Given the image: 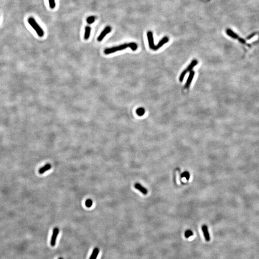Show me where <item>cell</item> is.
I'll list each match as a JSON object with an SVG mask.
<instances>
[{
  "label": "cell",
  "instance_id": "1",
  "mask_svg": "<svg viewBox=\"0 0 259 259\" xmlns=\"http://www.w3.org/2000/svg\"><path fill=\"white\" fill-rule=\"evenodd\" d=\"M28 22L29 25L35 30V31H36V32L39 37H43L44 36V32L43 30L41 28L40 26L37 24V23L36 21V20L34 18L29 17L28 19Z\"/></svg>",
  "mask_w": 259,
  "mask_h": 259
},
{
  "label": "cell",
  "instance_id": "2",
  "mask_svg": "<svg viewBox=\"0 0 259 259\" xmlns=\"http://www.w3.org/2000/svg\"><path fill=\"white\" fill-rule=\"evenodd\" d=\"M128 47H129L128 43H124V44H121V45H120L116 47H113L106 49L104 50V52L105 54L107 55V54H110L111 53L116 52L117 51L123 50Z\"/></svg>",
  "mask_w": 259,
  "mask_h": 259
},
{
  "label": "cell",
  "instance_id": "3",
  "mask_svg": "<svg viewBox=\"0 0 259 259\" xmlns=\"http://www.w3.org/2000/svg\"><path fill=\"white\" fill-rule=\"evenodd\" d=\"M111 30L112 28L110 26H107L98 37V41L99 42L101 41L104 39V37H106L107 35L111 31Z\"/></svg>",
  "mask_w": 259,
  "mask_h": 259
},
{
  "label": "cell",
  "instance_id": "4",
  "mask_svg": "<svg viewBox=\"0 0 259 259\" xmlns=\"http://www.w3.org/2000/svg\"><path fill=\"white\" fill-rule=\"evenodd\" d=\"M59 233V229L58 227H55L53 230L52 235L51 241V246H52V247L55 246L57 237V236H58Z\"/></svg>",
  "mask_w": 259,
  "mask_h": 259
},
{
  "label": "cell",
  "instance_id": "5",
  "mask_svg": "<svg viewBox=\"0 0 259 259\" xmlns=\"http://www.w3.org/2000/svg\"><path fill=\"white\" fill-rule=\"evenodd\" d=\"M147 36L148 38V44L151 50H153L155 51V45L154 44V42L153 35V33L151 31H148L147 33Z\"/></svg>",
  "mask_w": 259,
  "mask_h": 259
},
{
  "label": "cell",
  "instance_id": "6",
  "mask_svg": "<svg viewBox=\"0 0 259 259\" xmlns=\"http://www.w3.org/2000/svg\"><path fill=\"white\" fill-rule=\"evenodd\" d=\"M194 74H195V72H194V71L191 70V71H190L189 75V77H188V78L187 79V80L186 81V84H185V88L188 89L189 88V87H190L191 83L192 81H193V79H194Z\"/></svg>",
  "mask_w": 259,
  "mask_h": 259
},
{
  "label": "cell",
  "instance_id": "7",
  "mask_svg": "<svg viewBox=\"0 0 259 259\" xmlns=\"http://www.w3.org/2000/svg\"><path fill=\"white\" fill-rule=\"evenodd\" d=\"M202 229L203 232L204 233V235L205 240L207 241H210V235H209V233L208 231V227L206 225H204L202 226Z\"/></svg>",
  "mask_w": 259,
  "mask_h": 259
},
{
  "label": "cell",
  "instance_id": "8",
  "mask_svg": "<svg viewBox=\"0 0 259 259\" xmlns=\"http://www.w3.org/2000/svg\"><path fill=\"white\" fill-rule=\"evenodd\" d=\"M135 189L137 190H139L140 191H141L143 194L146 195L148 194V190L145 187L142 186L140 183H136L135 184Z\"/></svg>",
  "mask_w": 259,
  "mask_h": 259
},
{
  "label": "cell",
  "instance_id": "9",
  "mask_svg": "<svg viewBox=\"0 0 259 259\" xmlns=\"http://www.w3.org/2000/svg\"><path fill=\"white\" fill-rule=\"evenodd\" d=\"M169 40V39L167 37H165L161 40L158 42V43L157 45L155 46V51H157L159 49H160L161 47L163 46L164 44H166L168 42Z\"/></svg>",
  "mask_w": 259,
  "mask_h": 259
},
{
  "label": "cell",
  "instance_id": "10",
  "mask_svg": "<svg viewBox=\"0 0 259 259\" xmlns=\"http://www.w3.org/2000/svg\"><path fill=\"white\" fill-rule=\"evenodd\" d=\"M51 168V164L47 163L44 166L40 168V169L39 170V172L40 174H42L44 173L45 172L49 170H50Z\"/></svg>",
  "mask_w": 259,
  "mask_h": 259
},
{
  "label": "cell",
  "instance_id": "11",
  "mask_svg": "<svg viewBox=\"0 0 259 259\" xmlns=\"http://www.w3.org/2000/svg\"><path fill=\"white\" fill-rule=\"evenodd\" d=\"M91 30V28L89 26H87L85 27V31H84V40H88L89 39V37L90 36Z\"/></svg>",
  "mask_w": 259,
  "mask_h": 259
},
{
  "label": "cell",
  "instance_id": "12",
  "mask_svg": "<svg viewBox=\"0 0 259 259\" xmlns=\"http://www.w3.org/2000/svg\"><path fill=\"white\" fill-rule=\"evenodd\" d=\"M226 33L227 34L228 36L229 37H231L233 38L234 39H237L238 40L239 37L237 35L236 33L234 32L233 31L230 29H227L226 30Z\"/></svg>",
  "mask_w": 259,
  "mask_h": 259
},
{
  "label": "cell",
  "instance_id": "13",
  "mask_svg": "<svg viewBox=\"0 0 259 259\" xmlns=\"http://www.w3.org/2000/svg\"><path fill=\"white\" fill-rule=\"evenodd\" d=\"M197 64H198V61L196 60H193L191 63L189 64V65H188V67L186 69L187 72H190V71H191L194 67L197 65Z\"/></svg>",
  "mask_w": 259,
  "mask_h": 259
},
{
  "label": "cell",
  "instance_id": "14",
  "mask_svg": "<svg viewBox=\"0 0 259 259\" xmlns=\"http://www.w3.org/2000/svg\"><path fill=\"white\" fill-rule=\"evenodd\" d=\"M99 250L98 248H94L93 251L91 255L90 256L89 259H97L98 256L99 255Z\"/></svg>",
  "mask_w": 259,
  "mask_h": 259
},
{
  "label": "cell",
  "instance_id": "15",
  "mask_svg": "<svg viewBox=\"0 0 259 259\" xmlns=\"http://www.w3.org/2000/svg\"><path fill=\"white\" fill-rule=\"evenodd\" d=\"M136 113L139 116H142L145 113V110L143 108H139L136 110Z\"/></svg>",
  "mask_w": 259,
  "mask_h": 259
},
{
  "label": "cell",
  "instance_id": "16",
  "mask_svg": "<svg viewBox=\"0 0 259 259\" xmlns=\"http://www.w3.org/2000/svg\"><path fill=\"white\" fill-rule=\"evenodd\" d=\"M128 46H129V47L131 48V50L133 51H135L138 48L137 44L135 42H130V43H128Z\"/></svg>",
  "mask_w": 259,
  "mask_h": 259
},
{
  "label": "cell",
  "instance_id": "17",
  "mask_svg": "<svg viewBox=\"0 0 259 259\" xmlns=\"http://www.w3.org/2000/svg\"><path fill=\"white\" fill-rule=\"evenodd\" d=\"M95 16H93V15L90 16L88 17L87 19V22L88 24L91 25L95 22Z\"/></svg>",
  "mask_w": 259,
  "mask_h": 259
},
{
  "label": "cell",
  "instance_id": "18",
  "mask_svg": "<svg viewBox=\"0 0 259 259\" xmlns=\"http://www.w3.org/2000/svg\"><path fill=\"white\" fill-rule=\"evenodd\" d=\"M85 205L88 208H90L93 205V201L91 199H88L85 202Z\"/></svg>",
  "mask_w": 259,
  "mask_h": 259
},
{
  "label": "cell",
  "instance_id": "19",
  "mask_svg": "<svg viewBox=\"0 0 259 259\" xmlns=\"http://www.w3.org/2000/svg\"><path fill=\"white\" fill-rule=\"evenodd\" d=\"M187 73V71H186V70H184L183 72L181 73L180 76H179V80L180 82H182L183 81V79L184 78V77L185 76V75L186 74V73Z\"/></svg>",
  "mask_w": 259,
  "mask_h": 259
},
{
  "label": "cell",
  "instance_id": "20",
  "mask_svg": "<svg viewBox=\"0 0 259 259\" xmlns=\"http://www.w3.org/2000/svg\"><path fill=\"white\" fill-rule=\"evenodd\" d=\"M181 176L182 178L185 177L187 180H189L190 179V175L189 172L188 171L184 172L181 175Z\"/></svg>",
  "mask_w": 259,
  "mask_h": 259
},
{
  "label": "cell",
  "instance_id": "21",
  "mask_svg": "<svg viewBox=\"0 0 259 259\" xmlns=\"http://www.w3.org/2000/svg\"><path fill=\"white\" fill-rule=\"evenodd\" d=\"M193 235H194V233H193V231L190 230H187L185 232V237L187 238H188L190 237L193 236Z\"/></svg>",
  "mask_w": 259,
  "mask_h": 259
},
{
  "label": "cell",
  "instance_id": "22",
  "mask_svg": "<svg viewBox=\"0 0 259 259\" xmlns=\"http://www.w3.org/2000/svg\"><path fill=\"white\" fill-rule=\"evenodd\" d=\"M50 7L51 9H54L56 6L55 0H49Z\"/></svg>",
  "mask_w": 259,
  "mask_h": 259
},
{
  "label": "cell",
  "instance_id": "23",
  "mask_svg": "<svg viewBox=\"0 0 259 259\" xmlns=\"http://www.w3.org/2000/svg\"><path fill=\"white\" fill-rule=\"evenodd\" d=\"M238 41H239L241 43H242V44H246V42L245 40L244 39H243L242 38H241V37H239V39H238Z\"/></svg>",
  "mask_w": 259,
  "mask_h": 259
},
{
  "label": "cell",
  "instance_id": "24",
  "mask_svg": "<svg viewBox=\"0 0 259 259\" xmlns=\"http://www.w3.org/2000/svg\"><path fill=\"white\" fill-rule=\"evenodd\" d=\"M255 36V34H252L251 36H250L249 37H248V40H249V39H251L252 37H254Z\"/></svg>",
  "mask_w": 259,
  "mask_h": 259
},
{
  "label": "cell",
  "instance_id": "25",
  "mask_svg": "<svg viewBox=\"0 0 259 259\" xmlns=\"http://www.w3.org/2000/svg\"><path fill=\"white\" fill-rule=\"evenodd\" d=\"M58 259H63V258H61H61H59Z\"/></svg>",
  "mask_w": 259,
  "mask_h": 259
}]
</instances>
